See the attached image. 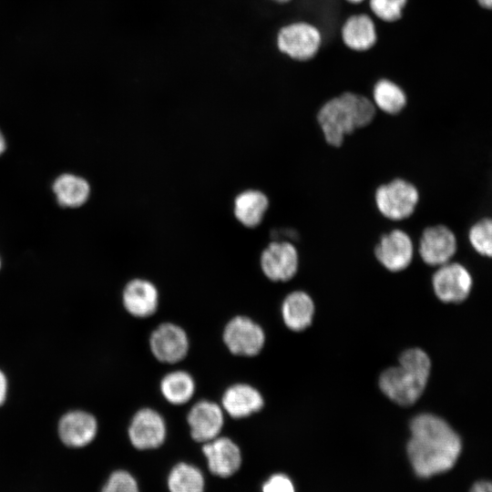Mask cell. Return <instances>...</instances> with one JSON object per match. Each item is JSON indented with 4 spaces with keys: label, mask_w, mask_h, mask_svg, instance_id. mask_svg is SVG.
Instances as JSON below:
<instances>
[{
    "label": "cell",
    "mask_w": 492,
    "mask_h": 492,
    "mask_svg": "<svg viewBox=\"0 0 492 492\" xmlns=\"http://www.w3.org/2000/svg\"><path fill=\"white\" fill-rule=\"evenodd\" d=\"M407 453L415 472L429 477L451 469L461 451L459 435L442 417L423 413L410 423Z\"/></svg>",
    "instance_id": "1"
},
{
    "label": "cell",
    "mask_w": 492,
    "mask_h": 492,
    "mask_svg": "<svg viewBox=\"0 0 492 492\" xmlns=\"http://www.w3.org/2000/svg\"><path fill=\"white\" fill-rule=\"evenodd\" d=\"M375 115L376 108L370 98L348 91L326 101L318 110L316 119L325 142L338 148L345 137L369 126Z\"/></svg>",
    "instance_id": "2"
},
{
    "label": "cell",
    "mask_w": 492,
    "mask_h": 492,
    "mask_svg": "<svg viewBox=\"0 0 492 492\" xmlns=\"http://www.w3.org/2000/svg\"><path fill=\"white\" fill-rule=\"evenodd\" d=\"M431 373V360L420 348L404 351L398 364L384 370L379 377L381 391L399 405H411L423 395Z\"/></svg>",
    "instance_id": "3"
},
{
    "label": "cell",
    "mask_w": 492,
    "mask_h": 492,
    "mask_svg": "<svg viewBox=\"0 0 492 492\" xmlns=\"http://www.w3.org/2000/svg\"><path fill=\"white\" fill-rule=\"evenodd\" d=\"M420 194L415 185L396 178L381 184L374 191V203L385 219L399 221L411 217L416 210Z\"/></svg>",
    "instance_id": "4"
},
{
    "label": "cell",
    "mask_w": 492,
    "mask_h": 492,
    "mask_svg": "<svg viewBox=\"0 0 492 492\" xmlns=\"http://www.w3.org/2000/svg\"><path fill=\"white\" fill-rule=\"evenodd\" d=\"M322 43L320 31L313 25L296 22L280 28L276 45L280 52L298 61H307L318 52Z\"/></svg>",
    "instance_id": "5"
},
{
    "label": "cell",
    "mask_w": 492,
    "mask_h": 492,
    "mask_svg": "<svg viewBox=\"0 0 492 492\" xmlns=\"http://www.w3.org/2000/svg\"><path fill=\"white\" fill-rule=\"evenodd\" d=\"M473 287V278L468 269L456 261L437 267L432 276L434 293L445 303H460L466 301Z\"/></svg>",
    "instance_id": "6"
},
{
    "label": "cell",
    "mask_w": 492,
    "mask_h": 492,
    "mask_svg": "<svg viewBox=\"0 0 492 492\" xmlns=\"http://www.w3.org/2000/svg\"><path fill=\"white\" fill-rule=\"evenodd\" d=\"M228 350L239 356H255L263 348L265 333L261 325L244 315L231 319L222 333Z\"/></svg>",
    "instance_id": "7"
},
{
    "label": "cell",
    "mask_w": 492,
    "mask_h": 492,
    "mask_svg": "<svg viewBox=\"0 0 492 492\" xmlns=\"http://www.w3.org/2000/svg\"><path fill=\"white\" fill-rule=\"evenodd\" d=\"M458 243L455 232L446 225L436 224L424 229L418 242V254L422 261L439 267L452 261Z\"/></svg>",
    "instance_id": "8"
},
{
    "label": "cell",
    "mask_w": 492,
    "mask_h": 492,
    "mask_svg": "<svg viewBox=\"0 0 492 492\" xmlns=\"http://www.w3.org/2000/svg\"><path fill=\"white\" fill-rule=\"evenodd\" d=\"M153 356L163 364H177L188 354L190 340L185 330L173 323H162L149 336Z\"/></svg>",
    "instance_id": "9"
},
{
    "label": "cell",
    "mask_w": 492,
    "mask_h": 492,
    "mask_svg": "<svg viewBox=\"0 0 492 492\" xmlns=\"http://www.w3.org/2000/svg\"><path fill=\"white\" fill-rule=\"evenodd\" d=\"M260 265L263 274L271 281H289L299 268L298 251L292 241H272L262 251Z\"/></svg>",
    "instance_id": "10"
},
{
    "label": "cell",
    "mask_w": 492,
    "mask_h": 492,
    "mask_svg": "<svg viewBox=\"0 0 492 492\" xmlns=\"http://www.w3.org/2000/svg\"><path fill=\"white\" fill-rule=\"evenodd\" d=\"M414 253L411 237L401 229H395L383 234L374 247L376 260L392 272L405 270L411 264Z\"/></svg>",
    "instance_id": "11"
},
{
    "label": "cell",
    "mask_w": 492,
    "mask_h": 492,
    "mask_svg": "<svg viewBox=\"0 0 492 492\" xmlns=\"http://www.w3.org/2000/svg\"><path fill=\"white\" fill-rule=\"evenodd\" d=\"M128 434L136 448L140 450L157 448L166 438V423L158 411L144 407L134 414Z\"/></svg>",
    "instance_id": "12"
},
{
    "label": "cell",
    "mask_w": 492,
    "mask_h": 492,
    "mask_svg": "<svg viewBox=\"0 0 492 492\" xmlns=\"http://www.w3.org/2000/svg\"><path fill=\"white\" fill-rule=\"evenodd\" d=\"M187 422L191 437L204 444L219 436L224 424V411L215 402L200 400L191 406Z\"/></svg>",
    "instance_id": "13"
},
{
    "label": "cell",
    "mask_w": 492,
    "mask_h": 492,
    "mask_svg": "<svg viewBox=\"0 0 492 492\" xmlns=\"http://www.w3.org/2000/svg\"><path fill=\"white\" fill-rule=\"evenodd\" d=\"M159 291L149 280L135 278L130 280L122 292L125 310L137 318L153 315L159 307Z\"/></svg>",
    "instance_id": "14"
},
{
    "label": "cell",
    "mask_w": 492,
    "mask_h": 492,
    "mask_svg": "<svg viewBox=\"0 0 492 492\" xmlns=\"http://www.w3.org/2000/svg\"><path fill=\"white\" fill-rule=\"evenodd\" d=\"M202 451L211 473L228 477L241 466V454L239 446L229 437L217 436L204 443Z\"/></svg>",
    "instance_id": "15"
},
{
    "label": "cell",
    "mask_w": 492,
    "mask_h": 492,
    "mask_svg": "<svg viewBox=\"0 0 492 492\" xmlns=\"http://www.w3.org/2000/svg\"><path fill=\"white\" fill-rule=\"evenodd\" d=\"M97 423L93 415L86 411H71L65 414L58 424V435L64 445L82 447L96 437Z\"/></svg>",
    "instance_id": "16"
},
{
    "label": "cell",
    "mask_w": 492,
    "mask_h": 492,
    "mask_svg": "<svg viewBox=\"0 0 492 492\" xmlns=\"http://www.w3.org/2000/svg\"><path fill=\"white\" fill-rule=\"evenodd\" d=\"M264 405L261 394L248 384H234L222 395L221 407L232 418H243L259 412Z\"/></svg>",
    "instance_id": "17"
},
{
    "label": "cell",
    "mask_w": 492,
    "mask_h": 492,
    "mask_svg": "<svg viewBox=\"0 0 492 492\" xmlns=\"http://www.w3.org/2000/svg\"><path fill=\"white\" fill-rule=\"evenodd\" d=\"M267 195L259 190H246L234 199L233 212L236 220L247 228L260 225L269 209Z\"/></svg>",
    "instance_id": "18"
},
{
    "label": "cell",
    "mask_w": 492,
    "mask_h": 492,
    "mask_svg": "<svg viewBox=\"0 0 492 492\" xmlns=\"http://www.w3.org/2000/svg\"><path fill=\"white\" fill-rule=\"evenodd\" d=\"M314 314L312 298L302 291L289 293L282 304V316L285 325L295 332L310 326Z\"/></svg>",
    "instance_id": "19"
},
{
    "label": "cell",
    "mask_w": 492,
    "mask_h": 492,
    "mask_svg": "<svg viewBox=\"0 0 492 492\" xmlns=\"http://www.w3.org/2000/svg\"><path fill=\"white\" fill-rule=\"evenodd\" d=\"M343 43L355 51H366L376 42L375 26L371 17L364 14L354 15L342 28Z\"/></svg>",
    "instance_id": "20"
},
{
    "label": "cell",
    "mask_w": 492,
    "mask_h": 492,
    "mask_svg": "<svg viewBox=\"0 0 492 492\" xmlns=\"http://www.w3.org/2000/svg\"><path fill=\"white\" fill-rule=\"evenodd\" d=\"M196 384L192 375L184 370L166 374L160 381V392L170 404L180 405L188 403L195 394Z\"/></svg>",
    "instance_id": "21"
},
{
    "label": "cell",
    "mask_w": 492,
    "mask_h": 492,
    "mask_svg": "<svg viewBox=\"0 0 492 492\" xmlns=\"http://www.w3.org/2000/svg\"><path fill=\"white\" fill-rule=\"evenodd\" d=\"M53 190L59 204L71 208L83 205L90 194L88 182L73 174L59 176L54 182Z\"/></svg>",
    "instance_id": "22"
},
{
    "label": "cell",
    "mask_w": 492,
    "mask_h": 492,
    "mask_svg": "<svg viewBox=\"0 0 492 492\" xmlns=\"http://www.w3.org/2000/svg\"><path fill=\"white\" fill-rule=\"evenodd\" d=\"M373 103L382 112L395 116L405 108L407 97L399 85L390 79L382 78L373 87Z\"/></svg>",
    "instance_id": "23"
},
{
    "label": "cell",
    "mask_w": 492,
    "mask_h": 492,
    "mask_svg": "<svg viewBox=\"0 0 492 492\" xmlns=\"http://www.w3.org/2000/svg\"><path fill=\"white\" fill-rule=\"evenodd\" d=\"M168 485L170 492H203L204 478L194 466L179 463L169 473Z\"/></svg>",
    "instance_id": "24"
},
{
    "label": "cell",
    "mask_w": 492,
    "mask_h": 492,
    "mask_svg": "<svg viewBox=\"0 0 492 492\" xmlns=\"http://www.w3.org/2000/svg\"><path fill=\"white\" fill-rule=\"evenodd\" d=\"M467 239L477 253L492 258V217L476 220L468 229Z\"/></svg>",
    "instance_id": "25"
},
{
    "label": "cell",
    "mask_w": 492,
    "mask_h": 492,
    "mask_svg": "<svg viewBox=\"0 0 492 492\" xmlns=\"http://www.w3.org/2000/svg\"><path fill=\"white\" fill-rule=\"evenodd\" d=\"M407 0H369L372 12L381 20L395 22L403 15Z\"/></svg>",
    "instance_id": "26"
},
{
    "label": "cell",
    "mask_w": 492,
    "mask_h": 492,
    "mask_svg": "<svg viewBox=\"0 0 492 492\" xmlns=\"http://www.w3.org/2000/svg\"><path fill=\"white\" fill-rule=\"evenodd\" d=\"M102 492H139L135 478L127 471L118 470L111 474Z\"/></svg>",
    "instance_id": "27"
},
{
    "label": "cell",
    "mask_w": 492,
    "mask_h": 492,
    "mask_svg": "<svg viewBox=\"0 0 492 492\" xmlns=\"http://www.w3.org/2000/svg\"><path fill=\"white\" fill-rule=\"evenodd\" d=\"M262 492H294V488L287 477L274 475L264 484Z\"/></svg>",
    "instance_id": "28"
},
{
    "label": "cell",
    "mask_w": 492,
    "mask_h": 492,
    "mask_svg": "<svg viewBox=\"0 0 492 492\" xmlns=\"http://www.w3.org/2000/svg\"><path fill=\"white\" fill-rule=\"evenodd\" d=\"M469 492H492V481L479 480L471 487Z\"/></svg>",
    "instance_id": "29"
},
{
    "label": "cell",
    "mask_w": 492,
    "mask_h": 492,
    "mask_svg": "<svg viewBox=\"0 0 492 492\" xmlns=\"http://www.w3.org/2000/svg\"><path fill=\"white\" fill-rule=\"evenodd\" d=\"M7 393V380L5 374L0 371V405L4 404Z\"/></svg>",
    "instance_id": "30"
},
{
    "label": "cell",
    "mask_w": 492,
    "mask_h": 492,
    "mask_svg": "<svg viewBox=\"0 0 492 492\" xmlns=\"http://www.w3.org/2000/svg\"><path fill=\"white\" fill-rule=\"evenodd\" d=\"M479 5L486 9H492V0H477Z\"/></svg>",
    "instance_id": "31"
},
{
    "label": "cell",
    "mask_w": 492,
    "mask_h": 492,
    "mask_svg": "<svg viewBox=\"0 0 492 492\" xmlns=\"http://www.w3.org/2000/svg\"><path fill=\"white\" fill-rule=\"evenodd\" d=\"M5 138L2 133L0 132V154L5 150Z\"/></svg>",
    "instance_id": "32"
},
{
    "label": "cell",
    "mask_w": 492,
    "mask_h": 492,
    "mask_svg": "<svg viewBox=\"0 0 492 492\" xmlns=\"http://www.w3.org/2000/svg\"><path fill=\"white\" fill-rule=\"evenodd\" d=\"M272 2L278 3V4H285L290 2L291 0H271Z\"/></svg>",
    "instance_id": "33"
},
{
    "label": "cell",
    "mask_w": 492,
    "mask_h": 492,
    "mask_svg": "<svg viewBox=\"0 0 492 492\" xmlns=\"http://www.w3.org/2000/svg\"><path fill=\"white\" fill-rule=\"evenodd\" d=\"M347 1L353 4H358V3L363 2L364 0H347Z\"/></svg>",
    "instance_id": "34"
}]
</instances>
